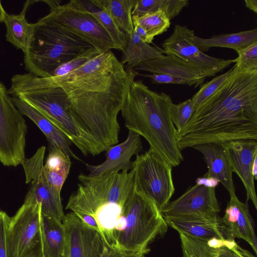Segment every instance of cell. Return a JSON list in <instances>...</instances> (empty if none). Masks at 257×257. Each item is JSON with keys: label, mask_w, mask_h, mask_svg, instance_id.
<instances>
[{"label": "cell", "mask_w": 257, "mask_h": 257, "mask_svg": "<svg viewBox=\"0 0 257 257\" xmlns=\"http://www.w3.org/2000/svg\"><path fill=\"white\" fill-rule=\"evenodd\" d=\"M137 74L126 72L110 50L64 75L42 78L28 72L22 78L60 104L99 155L118 142L117 116L127 85Z\"/></svg>", "instance_id": "obj_1"}, {"label": "cell", "mask_w": 257, "mask_h": 257, "mask_svg": "<svg viewBox=\"0 0 257 257\" xmlns=\"http://www.w3.org/2000/svg\"><path fill=\"white\" fill-rule=\"evenodd\" d=\"M257 140V69L235 64L223 85L198 107L181 133V151L205 143Z\"/></svg>", "instance_id": "obj_2"}, {"label": "cell", "mask_w": 257, "mask_h": 257, "mask_svg": "<svg viewBox=\"0 0 257 257\" xmlns=\"http://www.w3.org/2000/svg\"><path fill=\"white\" fill-rule=\"evenodd\" d=\"M170 96L150 90L142 80L129 82L121 109L128 131L144 137L153 150L172 167L183 160L177 144V132L171 117Z\"/></svg>", "instance_id": "obj_3"}, {"label": "cell", "mask_w": 257, "mask_h": 257, "mask_svg": "<svg viewBox=\"0 0 257 257\" xmlns=\"http://www.w3.org/2000/svg\"><path fill=\"white\" fill-rule=\"evenodd\" d=\"M95 48L90 43L50 22L45 17L32 24L24 54L26 70L38 77H49L57 68Z\"/></svg>", "instance_id": "obj_4"}, {"label": "cell", "mask_w": 257, "mask_h": 257, "mask_svg": "<svg viewBox=\"0 0 257 257\" xmlns=\"http://www.w3.org/2000/svg\"><path fill=\"white\" fill-rule=\"evenodd\" d=\"M124 229L117 235L114 248L125 253L146 254L155 238L168 226L154 201L134 188L123 207Z\"/></svg>", "instance_id": "obj_5"}, {"label": "cell", "mask_w": 257, "mask_h": 257, "mask_svg": "<svg viewBox=\"0 0 257 257\" xmlns=\"http://www.w3.org/2000/svg\"><path fill=\"white\" fill-rule=\"evenodd\" d=\"M78 179V188L70 196L66 206L75 213L92 215L108 203L124 204L134 188L133 169L96 177L82 173Z\"/></svg>", "instance_id": "obj_6"}, {"label": "cell", "mask_w": 257, "mask_h": 257, "mask_svg": "<svg viewBox=\"0 0 257 257\" xmlns=\"http://www.w3.org/2000/svg\"><path fill=\"white\" fill-rule=\"evenodd\" d=\"M9 95L18 97L49 119L84 156L98 155L94 145L77 127L68 112L44 88L11 79Z\"/></svg>", "instance_id": "obj_7"}, {"label": "cell", "mask_w": 257, "mask_h": 257, "mask_svg": "<svg viewBox=\"0 0 257 257\" xmlns=\"http://www.w3.org/2000/svg\"><path fill=\"white\" fill-rule=\"evenodd\" d=\"M133 163L135 189L152 199L161 211L175 192L173 167L151 148L137 155Z\"/></svg>", "instance_id": "obj_8"}, {"label": "cell", "mask_w": 257, "mask_h": 257, "mask_svg": "<svg viewBox=\"0 0 257 257\" xmlns=\"http://www.w3.org/2000/svg\"><path fill=\"white\" fill-rule=\"evenodd\" d=\"M50 8L44 17L53 24L84 39L101 52L115 49L110 37L88 12L72 2L60 5L61 1H44Z\"/></svg>", "instance_id": "obj_9"}, {"label": "cell", "mask_w": 257, "mask_h": 257, "mask_svg": "<svg viewBox=\"0 0 257 257\" xmlns=\"http://www.w3.org/2000/svg\"><path fill=\"white\" fill-rule=\"evenodd\" d=\"M27 126L8 90L0 82V162L16 167L25 158Z\"/></svg>", "instance_id": "obj_10"}, {"label": "cell", "mask_w": 257, "mask_h": 257, "mask_svg": "<svg viewBox=\"0 0 257 257\" xmlns=\"http://www.w3.org/2000/svg\"><path fill=\"white\" fill-rule=\"evenodd\" d=\"M45 150L46 147L42 146L33 156L25 159L22 163L25 173L26 183L31 184L25 201L39 204L42 214L62 222L65 215L60 195L52 189L44 172Z\"/></svg>", "instance_id": "obj_11"}, {"label": "cell", "mask_w": 257, "mask_h": 257, "mask_svg": "<svg viewBox=\"0 0 257 257\" xmlns=\"http://www.w3.org/2000/svg\"><path fill=\"white\" fill-rule=\"evenodd\" d=\"M193 30L186 26L175 25L171 35L162 43L165 54H171L199 69L206 77L223 71L235 59H224L209 56L201 52L193 43Z\"/></svg>", "instance_id": "obj_12"}, {"label": "cell", "mask_w": 257, "mask_h": 257, "mask_svg": "<svg viewBox=\"0 0 257 257\" xmlns=\"http://www.w3.org/2000/svg\"><path fill=\"white\" fill-rule=\"evenodd\" d=\"M41 206L25 201L10 217L8 229L9 257H23L41 240Z\"/></svg>", "instance_id": "obj_13"}, {"label": "cell", "mask_w": 257, "mask_h": 257, "mask_svg": "<svg viewBox=\"0 0 257 257\" xmlns=\"http://www.w3.org/2000/svg\"><path fill=\"white\" fill-rule=\"evenodd\" d=\"M220 210L215 189L195 184L170 201L160 212L164 217L212 218L218 216Z\"/></svg>", "instance_id": "obj_14"}, {"label": "cell", "mask_w": 257, "mask_h": 257, "mask_svg": "<svg viewBox=\"0 0 257 257\" xmlns=\"http://www.w3.org/2000/svg\"><path fill=\"white\" fill-rule=\"evenodd\" d=\"M62 223L67 237V257H101L108 248L101 234L86 225L74 212Z\"/></svg>", "instance_id": "obj_15"}, {"label": "cell", "mask_w": 257, "mask_h": 257, "mask_svg": "<svg viewBox=\"0 0 257 257\" xmlns=\"http://www.w3.org/2000/svg\"><path fill=\"white\" fill-rule=\"evenodd\" d=\"M224 153L231 168L245 189L247 201L250 200L257 209V198L251 167L257 158V140L232 141L223 144Z\"/></svg>", "instance_id": "obj_16"}, {"label": "cell", "mask_w": 257, "mask_h": 257, "mask_svg": "<svg viewBox=\"0 0 257 257\" xmlns=\"http://www.w3.org/2000/svg\"><path fill=\"white\" fill-rule=\"evenodd\" d=\"M143 149L141 136L128 131L126 139L122 143L113 146L106 151L105 160L97 165L86 164L88 176L96 177L107 175L121 171L128 172L133 169L132 157L138 155Z\"/></svg>", "instance_id": "obj_17"}, {"label": "cell", "mask_w": 257, "mask_h": 257, "mask_svg": "<svg viewBox=\"0 0 257 257\" xmlns=\"http://www.w3.org/2000/svg\"><path fill=\"white\" fill-rule=\"evenodd\" d=\"M168 226L191 237L207 241L216 237L234 240L229 230L218 215L212 218L192 217H164Z\"/></svg>", "instance_id": "obj_18"}, {"label": "cell", "mask_w": 257, "mask_h": 257, "mask_svg": "<svg viewBox=\"0 0 257 257\" xmlns=\"http://www.w3.org/2000/svg\"><path fill=\"white\" fill-rule=\"evenodd\" d=\"M134 70L164 74L187 81L189 86H202L207 78L199 69L176 56L168 54L142 64Z\"/></svg>", "instance_id": "obj_19"}, {"label": "cell", "mask_w": 257, "mask_h": 257, "mask_svg": "<svg viewBox=\"0 0 257 257\" xmlns=\"http://www.w3.org/2000/svg\"><path fill=\"white\" fill-rule=\"evenodd\" d=\"M221 218L234 237L246 241L256 253V237L247 201L243 203L236 196L230 197L224 215Z\"/></svg>", "instance_id": "obj_20"}, {"label": "cell", "mask_w": 257, "mask_h": 257, "mask_svg": "<svg viewBox=\"0 0 257 257\" xmlns=\"http://www.w3.org/2000/svg\"><path fill=\"white\" fill-rule=\"evenodd\" d=\"M193 148L202 154L208 168L206 174L217 179L227 190L230 197L235 196L232 171L224 153L223 144L205 143Z\"/></svg>", "instance_id": "obj_21"}, {"label": "cell", "mask_w": 257, "mask_h": 257, "mask_svg": "<svg viewBox=\"0 0 257 257\" xmlns=\"http://www.w3.org/2000/svg\"><path fill=\"white\" fill-rule=\"evenodd\" d=\"M12 100L20 112L32 120L43 132L49 144L61 149L70 157L81 161L71 150V143L65 136L46 116L34 107L18 97H12Z\"/></svg>", "instance_id": "obj_22"}, {"label": "cell", "mask_w": 257, "mask_h": 257, "mask_svg": "<svg viewBox=\"0 0 257 257\" xmlns=\"http://www.w3.org/2000/svg\"><path fill=\"white\" fill-rule=\"evenodd\" d=\"M40 230L44 257H67L66 233L62 222L41 213Z\"/></svg>", "instance_id": "obj_23"}, {"label": "cell", "mask_w": 257, "mask_h": 257, "mask_svg": "<svg viewBox=\"0 0 257 257\" xmlns=\"http://www.w3.org/2000/svg\"><path fill=\"white\" fill-rule=\"evenodd\" d=\"M165 51L157 46H151L143 42L135 31L127 37L125 47L120 61L126 72L134 70L143 63L159 58Z\"/></svg>", "instance_id": "obj_24"}, {"label": "cell", "mask_w": 257, "mask_h": 257, "mask_svg": "<svg viewBox=\"0 0 257 257\" xmlns=\"http://www.w3.org/2000/svg\"><path fill=\"white\" fill-rule=\"evenodd\" d=\"M257 42V28L231 34L214 35L204 39L194 35L193 42L202 52L211 47L227 48L234 50L238 54L245 48Z\"/></svg>", "instance_id": "obj_25"}, {"label": "cell", "mask_w": 257, "mask_h": 257, "mask_svg": "<svg viewBox=\"0 0 257 257\" xmlns=\"http://www.w3.org/2000/svg\"><path fill=\"white\" fill-rule=\"evenodd\" d=\"M31 1H27L19 14H7L4 21L6 27V38L7 41L23 53L26 51L32 31V24L26 19V11Z\"/></svg>", "instance_id": "obj_26"}, {"label": "cell", "mask_w": 257, "mask_h": 257, "mask_svg": "<svg viewBox=\"0 0 257 257\" xmlns=\"http://www.w3.org/2000/svg\"><path fill=\"white\" fill-rule=\"evenodd\" d=\"M105 10L118 28L127 37L134 31L132 12L136 0H92Z\"/></svg>", "instance_id": "obj_27"}, {"label": "cell", "mask_w": 257, "mask_h": 257, "mask_svg": "<svg viewBox=\"0 0 257 257\" xmlns=\"http://www.w3.org/2000/svg\"><path fill=\"white\" fill-rule=\"evenodd\" d=\"M79 8L88 12L101 24L112 39L115 49L123 51L127 37L116 26L109 15L93 4L92 0H72Z\"/></svg>", "instance_id": "obj_28"}, {"label": "cell", "mask_w": 257, "mask_h": 257, "mask_svg": "<svg viewBox=\"0 0 257 257\" xmlns=\"http://www.w3.org/2000/svg\"><path fill=\"white\" fill-rule=\"evenodd\" d=\"M133 24L142 26L153 41L155 36L166 32L170 26V20L161 10L140 17H132Z\"/></svg>", "instance_id": "obj_29"}, {"label": "cell", "mask_w": 257, "mask_h": 257, "mask_svg": "<svg viewBox=\"0 0 257 257\" xmlns=\"http://www.w3.org/2000/svg\"><path fill=\"white\" fill-rule=\"evenodd\" d=\"M188 5V0H142L139 10L143 14L161 10L171 20L178 16L182 9Z\"/></svg>", "instance_id": "obj_30"}, {"label": "cell", "mask_w": 257, "mask_h": 257, "mask_svg": "<svg viewBox=\"0 0 257 257\" xmlns=\"http://www.w3.org/2000/svg\"><path fill=\"white\" fill-rule=\"evenodd\" d=\"M70 157L59 148L49 144V154L44 169L67 177L71 168Z\"/></svg>", "instance_id": "obj_31"}, {"label": "cell", "mask_w": 257, "mask_h": 257, "mask_svg": "<svg viewBox=\"0 0 257 257\" xmlns=\"http://www.w3.org/2000/svg\"><path fill=\"white\" fill-rule=\"evenodd\" d=\"M233 69V66L226 72L216 76L211 81L201 86L200 89L191 98L194 104L195 110L223 85Z\"/></svg>", "instance_id": "obj_32"}, {"label": "cell", "mask_w": 257, "mask_h": 257, "mask_svg": "<svg viewBox=\"0 0 257 257\" xmlns=\"http://www.w3.org/2000/svg\"><path fill=\"white\" fill-rule=\"evenodd\" d=\"M194 111V104L191 99L178 104H172L171 117L177 134L184 129Z\"/></svg>", "instance_id": "obj_33"}, {"label": "cell", "mask_w": 257, "mask_h": 257, "mask_svg": "<svg viewBox=\"0 0 257 257\" xmlns=\"http://www.w3.org/2000/svg\"><path fill=\"white\" fill-rule=\"evenodd\" d=\"M101 53L102 52L96 48H93L59 66L51 73L49 77L68 74L79 68Z\"/></svg>", "instance_id": "obj_34"}, {"label": "cell", "mask_w": 257, "mask_h": 257, "mask_svg": "<svg viewBox=\"0 0 257 257\" xmlns=\"http://www.w3.org/2000/svg\"><path fill=\"white\" fill-rule=\"evenodd\" d=\"M183 257H206L202 241L179 233Z\"/></svg>", "instance_id": "obj_35"}, {"label": "cell", "mask_w": 257, "mask_h": 257, "mask_svg": "<svg viewBox=\"0 0 257 257\" xmlns=\"http://www.w3.org/2000/svg\"><path fill=\"white\" fill-rule=\"evenodd\" d=\"M235 65L239 69H257V42H255L238 54Z\"/></svg>", "instance_id": "obj_36"}, {"label": "cell", "mask_w": 257, "mask_h": 257, "mask_svg": "<svg viewBox=\"0 0 257 257\" xmlns=\"http://www.w3.org/2000/svg\"><path fill=\"white\" fill-rule=\"evenodd\" d=\"M10 217L0 210V257H9L8 229Z\"/></svg>", "instance_id": "obj_37"}, {"label": "cell", "mask_w": 257, "mask_h": 257, "mask_svg": "<svg viewBox=\"0 0 257 257\" xmlns=\"http://www.w3.org/2000/svg\"><path fill=\"white\" fill-rule=\"evenodd\" d=\"M140 75L151 79L152 84H185L189 86L188 82L181 78L173 77L169 75L164 74H145L138 73Z\"/></svg>", "instance_id": "obj_38"}, {"label": "cell", "mask_w": 257, "mask_h": 257, "mask_svg": "<svg viewBox=\"0 0 257 257\" xmlns=\"http://www.w3.org/2000/svg\"><path fill=\"white\" fill-rule=\"evenodd\" d=\"M219 183V181L217 179L208 175L206 173L196 180V184L210 188L215 189Z\"/></svg>", "instance_id": "obj_39"}, {"label": "cell", "mask_w": 257, "mask_h": 257, "mask_svg": "<svg viewBox=\"0 0 257 257\" xmlns=\"http://www.w3.org/2000/svg\"><path fill=\"white\" fill-rule=\"evenodd\" d=\"M216 249L219 257H255L251 252L244 253L240 252L234 251L226 247Z\"/></svg>", "instance_id": "obj_40"}, {"label": "cell", "mask_w": 257, "mask_h": 257, "mask_svg": "<svg viewBox=\"0 0 257 257\" xmlns=\"http://www.w3.org/2000/svg\"><path fill=\"white\" fill-rule=\"evenodd\" d=\"M75 214L86 225L98 231L100 233L99 226L96 222V220L92 216L81 213Z\"/></svg>", "instance_id": "obj_41"}, {"label": "cell", "mask_w": 257, "mask_h": 257, "mask_svg": "<svg viewBox=\"0 0 257 257\" xmlns=\"http://www.w3.org/2000/svg\"><path fill=\"white\" fill-rule=\"evenodd\" d=\"M23 257H44L41 240Z\"/></svg>", "instance_id": "obj_42"}, {"label": "cell", "mask_w": 257, "mask_h": 257, "mask_svg": "<svg viewBox=\"0 0 257 257\" xmlns=\"http://www.w3.org/2000/svg\"><path fill=\"white\" fill-rule=\"evenodd\" d=\"M133 25L134 27V31L143 42L148 44H150L153 42V41L148 35L146 31L142 26L136 24H134Z\"/></svg>", "instance_id": "obj_43"}, {"label": "cell", "mask_w": 257, "mask_h": 257, "mask_svg": "<svg viewBox=\"0 0 257 257\" xmlns=\"http://www.w3.org/2000/svg\"><path fill=\"white\" fill-rule=\"evenodd\" d=\"M126 253L113 247H108L101 257H123Z\"/></svg>", "instance_id": "obj_44"}, {"label": "cell", "mask_w": 257, "mask_h": 257, "mask_svg": "<svg viewBox=\"0 0 257 257\" xmlns=\"http://www.w3.org/2000/svg\"><path fill=\"white\" fill-rule=\"evenodd\" d=\"M245 6L255 13H257V0H245Z\"/></svg>", "instance_id": "obj_45"}, {"label": "cell", "mask_w": 257, "mask_h": 257, "mask_svg": "<svg viewBox=\"0 0 257 257\" xmlns=\"http://www.w3.org/2000/svg\"><path fill=\"white\" fill-rule=\"evenodd\" d=\"M251 173L254 180L257 179V158H256L251 167Z\"/></svg>", "instance_id": "obj_46"}, {"label": "cell", "mask_w": 257, "mask_h": 257, "mask_svg": "<svg viewBox=\"0 0 257 257\" xmlns=\"http://www.w3.org/2000/svg\"><path fill=\"white\" fill-rule=\"evenodd\" d=\"M7 13L3 7L0 1V23L4 22Z\"/></svg>", "instance_id": "obj_47"}, {"label": "cell", "mask_w": 257, "mask_h": 257, "mask_svg": "<svg viewBox=\"0 0 257 257\" xmlns=\"http://www.w3.org/2000/svg\"><path fill=\"white\" fill-rule=\"evenodd\" d=\"M145 254L137 253H126L123 257H144Z\"/></svg>", "instance_id": "obj_48"}, {"label": "cell", "mask_w": 257, "mask_h": 257, "mask_svg": "<svg viewBox=\"0 0 257 257\" xmlns=\"http://www.w3.org/2000/svg\"><path fill=\"white\" fill-rule=\"evenodd\" d=\"M0 210H1V209H0Z\"/></svg>", "instance_id": "obj_49"}]
</instances>
